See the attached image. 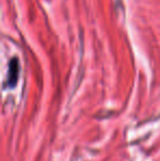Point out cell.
<instances>
[{
	"mask_svg": "<svg viewBox=\"0 0 160 161\" xmlns=\"http://www.w3.org/2000/svg\"><path fill=\"white\" fill-rule=\"evenodd\" d=\"M19 77V62L18 59L13 58L9 66V76H8V85L11 88L14 87Z\"/></svg>",
	"mask_w": 160,
	"mask_h": 161,
	"instance_id": "obj_1",
	"label": "cell"
}]
</instances>
